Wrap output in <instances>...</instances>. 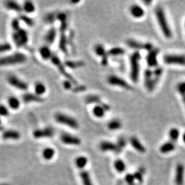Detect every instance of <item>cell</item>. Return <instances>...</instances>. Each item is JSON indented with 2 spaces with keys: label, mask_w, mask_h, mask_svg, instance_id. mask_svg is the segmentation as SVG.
<instances>
[{
  "label": "cell",
  "mask_w": 185,
  "mask_h": 185,
  "mask_svg": "<svg viewBox=\"0 0 185 185\" xmlns=\"http://www.w3.org/2000/svg\"><path fill=\"white\" fill-rule=\"evenodd\" d=\"M60 140L66 145H80L81 144V140L78 137L67 133H62L60 136Z\"/></svg>",
  "instance_id": "cell-14"
},
{
  "label": "cell",
  "mask_w": 185,
  "mask_h": 185,
  "mask_svg": "<svg viewBox=\"0 0 185 185\" xmlns=\"http://www.w3.org/2000/svg\"><path fill=\"white\" fill-rule=\"evenodd\" d=\"M20 19H21V21H23L24 23H25L26 25L28 26H34V20L32 19V18H30V17H28V16L26 15H20Z\"/></svg>",
  "instance_id": "cell-42"
},
{
  "label": "cell",
  "mask_w": 185,
  "mask_h": 185,
  "mask_svg": "<svg viewBox=\"0 0 185 185\" xmlns=\"http://www.w3.org/2000/svg\"><path fill=\"white\" fill-rule=\"evenodd\" d=\"M107 80L108 83L112 86H119L121 87L122 89H126V90H132L133 89V86L128 82L123 80V78H119L117 76H114V75L110 76L108 78Z\"/></svg>",
  "instance_id": "cell-10"
},
{
  "label": "cell",
  "mask_w": 185,
  "mask_h": 185,
  "mask_svg": "<svg viewBox=\"0 0 185 185\" xmlns=\"http://www.w3.org/2000/svg\"><path fill=\"white\" fill-rule=\"evenodd\" d=\"M23 100L24 102H42L44 101L43 98L41 96H38L34 93H28L23 95Z\"/></svg>",
  "instance_id": "cell-18"
},
{
  "label": "cell",
  "mask_w": 185,
  "mask_h": 185,
  "mask_svg": "<svg viewBox=\"0 0 185 185\" xmlns=\"http://www.w3.org/2000/svg\"><path fill=\"white\" fill-rule=\"evenodd\" d=\"M177 91L181 96L185 95V82H182L177 85Z\"/></svg>",
  "instance_id": "cell-45"
},
{
  "label": "cell",
  "mask_w": 185,
  "mask_h": 185,
  "mask_svg": "<svg viewBox=\"0 0 185 185\" xmlns=\"http://www.w3.org/2000/svg\"><path fill=\"white\" fill-rule=\"evenodd\" d=\"M130 13L134 18L141 19L145 15V11L141 6L137 4H133L130 7Z\"/></svg>",
  "instance_id": "cell-16"
},
{
  "label": "cell",
  "mask_w": 185,
  "mask_h": 185,
  "mask_svg": "<svg viewBox=\"0 0 185 185\" xmlns=\"http://www.w3.org/2000/svg\"><path fill=\"white\" fill-rule=\"evenodd\" d=\"M12 49V46L8 43H0V54L1 53L7 52L11 51Z\"/></svg>",
  "instance_id": "cell-43"
},
{
  "label": "cell",
  "mask_w": 185,
  "mask_h": 185,
  "mask_svg": "<svg viewBox=\"0 0 185 185\" xmlns=\"http://www.w3.org/2000/svg\"><path fill=\"white\" fill-rule=\"evenodd\" d=\"M134 179H135V176L131 174H128L126 177H125V180H126V181L129 184H133L134 182Z\"/></svg>",
  "instance_id": "cell-50"
},
{
  "label": "cell",
  "mask_w": 185,
  "mask_h": 185,
  "mask_svg": "<svg viewBox=\"0 0 185 185\" xmlns=\"http://www.w3.org/2000/svg\"><path fill=\"white\" fill-rule=\"evenodd\" d=\"M54 117L57 123L65 125L72 129H78L79 128L78 121L76 119H74V117L66 115V114L60 113H56Z\"/></svg>",
  "instance_id": "cell-5"
},
{
  "label": "cell",
  "mask_w": 185,
  "mask_h": 185,
  "mask_svg": "<svg viewBox=\"0 0 185 185\" xmlns=\"http://www.w3.org/2000/svg\"><path fill=\"white\" fill-rule=\"evenodd\" d=\"M75 163L79 169H83L86 166L87 163H88V158L83 156H78L75 160Z\"/></svg>",
  "instance_id": "cell-33"
},
{
  "label": "cell",
  "mask_w": 185,
  "mask_h": 185,
  "mask_svg": "<svg viewBox=\"0 0 185 185\" xmlns=\"http://www.w3.org/2000/svg\"><path fill=\"white\" fill-rule=\"evenodd\" d=\"M65 65L66 67H67L72 69H78L84 66V62L82 60H67L65 62Z\"/></svg>",
  "instance_id": "cell-27"
},
{
  "label": "cell",
  "mask_w": 185,
  "mask_h": 185,
  "mask_svg": "<svg viewBox=\"0 0 185 185\" xmlns=\"http://www.w3.org/2000/svg\"><path fill=\"white\" fill-rule=\"evenodd\" d=\"M73 83L71 81L66 80L63 82V86L64 88L67 89V90H72L73 89Z\"/></svg>",
  "instance_id": "cell-49"
},
{
  "label": "cell",
  "mask_w": 185,
  "mask_h": 185,
  "mask_svg": "<svg viewBox=\"0 0 185 185\" xmlns=\"http://www.w3.org/2000/svg\"><path fill=\"white\" fill-rule=\"evenodd\" d=\"M182 140H183V141H184V143H185V133L183 134V135H182Z\"/></svg>",
  "instance_id": "cell-53"
},
{
  "label": "cell",
  "mask_w": 185,
  "mask_h": 185,
  "mask_svg": "<svg viewBox=\"0 0 185 185\" xmlns=\"http://www.w3.org/2000/svg\"><path fill=\"white\" fill-rule=\"evenodd\" d=\"M125 52V50L122 47H113L108 51V55L111 56H121V55L124 54Z\"/></svg>",
  "instance_id": "cell-29"
},
{
  "label": "cell",
  "mask_w": 185,
  "mask_h": 185,
  "mask_svg": "<svg viewBox=\"0 0 185 185\" xmlns=\"http://www.w3.org/2000/svg\"><path fill=\"white\" fill-rule=\"evenodd\" d=\"M3 128H2V127L1 126H0V130H2Z\"/></svg>",
  "instance_id": "cell-56"
},
{
  "label": "cell",
  "mask_w": 185,
  "mask_h": 185,
  "mask_svg": "<svg viewBox=\"0 0 185 185\" xmlns=\"http://www.w3.org/2000/svg\"><path fill=\"white\" fill-rule=\"evenodd\" d=\"M8 82L11 86L21 91H27L28 89V84L24 81L20 80L15 76H11L8 78Z\"/></svg>",
  "instance_id": "cell-12"
},
{
  "label": "cell",
  "mask_w": 185,
  "mask_h": 185,
  "mask_svg": "<svg viewBox=\"0 0 185 185\" xmlns=\"http://www.w3.org/2000/svg\"><path fill=\"white\" fill-rule=\"evenodd\" d=\"M114 165H115V168L116 169V170L119 173H122L123 172H124V170L125 169V163L123 162V160L120 159L115 160Z\"/></svg>",
  "instance_id": "cell-40"
},
{
  "label": "cell",
  "mask_w": 185,
  "mask_h": 185,
  "mask_svg": "<svg viewBox=\"0 0 185 185\" xmlns=\"http://www.w3.org/2000/svg\"><path fill=\"white\" fill-rule=\"evenodd\" d=\"M99 148L101 151H116L118 152V147L116 144L110 141H102L99 144Z\"/></svg>",
  "instance_id": "cell-20"
},
{
  "label": "cell",
  "mask_w": 185,
  "mask_h": 185,
  "mask_svg": "<svg viewBox=\"0 0 185 185\" xmlns=\"http://www.w3.org/2000/svg\"><path fill=\"white\" fill-rule=\"evenodd\" d=\"M130 142L132 146L137 150V151L141 152V153H144L145 152V148L141 142L139 141V140L135 137H132L130 139Z\"/></svg>",
  "instance_id": "cell-21"
},
{
  "label": "cell",
  "mask_w": 185,
  "mask_h": 185,
  "mask_svg": "<svg viewBox=\"0 0 185 185\" xmlns=\"http://www.w3.org/2000/svg\"><path fill=\"white\" fill-rule=\"evenodd\" d=\"M11 26L14 30V32L19 30L20 28H21V27H20V21L19 19H17V18H15V19L12 21Z\"/></svg>",
  "instance_id": "cell-46"
},
{
  "label": "cell",
  "mask_w": 185,
  "mask_h": 185,
  "mask_svg": "<svg viewBox=\"0 0 185 185\" xmlns=\"http://www.w3.org/2000/svg\"><path fill=\"white\" fill-rule=\"evenodd\" d=\"M164 63L185 66V56L179 54H166L163 57Z\"/></svg>",
  "instance_id": "cell-8"
},
{
  "label": "cell",
  "mask_w": 185,
  "mask_h": 185,
  "mask_svg": "<svg viewBox=\"0 0 185 185\" xmlns=\"http://www.w3.org/2000/svg\"><path fill=\"white\" fill-rule=\"evenodd\" d=\"M140 60L141 54L139 52L136 51L130 56V78L134 82H137L139 78L140 72Z\"/></svg>",
  "instance_id": "cell-3"
},
{
  "label": "cell",
  "mask_w": 185,
  "mask_h": 185,
  "mask_svg": "<svg viewBox=\"0 0 185 185\" xmlns=\"http://www.w3.org/2000/svg\"><path fill=\"white\" fill-rule=\"evenodd\" d=\"M57 15L58 13H48L47 15H45V21L46 23L52 24L54 23L55 21L57 20Z\"/></svg>",
  "instance_id": "cell-41"
},
{
  "label": "cell",
  "mask_w": 185,
  "mask_h": 185,
  "mask_svg": "<svg viewBox=\"0 0 185 185\" xmlns=\"http://www.w3.org/2000/svg\"><path fill=\"white\" fill-rule=\"evenodd\" d=\"M162 73L163 69L160 67L154 68V70H151L150 69H145L144 72V84L148 91H152L154 90Z\"/></svg>",
  "instance_id": "cell-1"
},
{
  "label": "cell",
  "mask_w": 185,
  "mask_h": 185,
  "mask_svg": "<svg viewBox=\"0 0 185 185\" xmlns=\"http://www.w3.org/2000/svg\"><path fill=\"white\" fill-rule=\"evenodd\" d=\"M183 174H184V167L182 164H178L176 168V179H175L176 185H182Z\"/></svg>",
  "instance_id": "cell-22"
},
{
  "label": "cell",
  "mask_w": 185,
  "mask_h": 185,
  "mask_svg": "<svg viewBox=\"0 0 185 185\" xmlns=\"http://www.w3.org/2000/svg\"><path fill=\"white\" fill-rule=\"evenodd\" d=\"M54 135V130L51 127H47L43 129H38L34 131L33 136L35 139L51 138Z\"/></svg>",
  "instance_id": "cell-13"
},
{
  "label": "cell",
  "mask_w": 185,
  "mask_h": 185,
  "mask_svg": "<svg viewBox=\"0 0 185 185\" xmlns=\"http://www.w3.org/2000/svg\"><path fill=\"white\" fill-rule=\"evenodd\" d=\"M169 135L172 141L174 143V142L176 141L178 139L179 137H180V130L176 128H173L169 130Z\"/></svg>",
  "instance_id": "cell-39"
},
{
  "label": "cell",
  "mask_w": 185,
  "mask_h": 185,
  "mask_svg": "<svg viewBox=\"0 0 185 185\" xmlns=\"http://www.w3.org/2000/svg\"><path fill=\"white\" fill-rule=\"evenodd\" d=\"M9 110L5 105H0V116L1 117H8L9 115Z\"/></svg>",
  "instance_id": "cell-44"
},
{
  "label": "cell",
  "mask_w": 185,
  "mask_h": 185,
  "mask_svg": "<svg viewBox=\"0 0 185 185\" xmlns=\"http://www.w3.org/2000/svg\"><path fill=\"white\" fill-rule=\"evenodd\" d=\"M86 89V86H84V85H76L74 88L73 87L72 91L76 93H80V92H82V91H84Z\"/></svg>",
  "instance_id": "cell-47"
},
{
  "label": "cell",
  "mask_w": 185,
  "mask_h": 185,
  "mask_svg": "<svg viewBox=\"0 0 185 185\" xmlns=\"http://www.w3.org/2000/svg\"><path fill=\"white\" fill-rule=\"evenodd\" d=\"M103 103L102 104H97L94 106L93 109V113L95 117L97 118H101L103 117L105 115L106 110L103 107Z\"/></svg>",
  "instance_id": "cell-28"
},
{
  "label": "cell",
  "mask_w": 185,
  "mask_h": 185,
  "mask_svg": "<svg viewBox=\"0 0 185 185\" xmlns=\"http://www.w3.org/2000/svg\"><path fill=\"white\" fill-rule=\"evenodd\" d=\"M5 7L7 9L9 10H11V11H14L17 13H20L21 12L22 9L21 6L18 4L17 1H6L4 4Z\"/></svg>",
  "instance_id": "cell-24"
},
{
  "label": "cell",
  "mask_w": 185,
  "mask_h": 185,
  "mask_svg": "<svg viewBox=\"0 0 185 185\" xmlns=\"http://www.w3.org/2000/svg\"><path fill=\"white\" fill-rule=\"evenodd\" d=\"M51 61H52V63L54 64V65L58 69L59 72H60V74L62 75H63V76L65 77L66 80H69L74 84L77 85L78 83H77L76 80V79H74V78L72 76V75L69 74L67 72L66 69H65V67L63 64L62 63V62H61L60 58H59L58 56H56V55L53 54L52 57L51 58Z\"/></svg>",
  "instance_id": "cell-7"
},
{
  "label": "cell",
  "mask_w": 185,
  "mask_h": 185,
  "mask_svg": "<svg viewBox=\"0 0 185 185\" xmlns=\"http://www.w3.org/2000/svg\"><path fill=\"white\" fill-rule=\"evenodd\" d=\"M57 20H59L60 21V32L61 33H65V31L68 27L67 15L64 13H58V15H57Z\"/></svg>",
  "instance_id": "cell-19"
},
{
  "label": "cell",
  "mask_w": 185,
  "mask_h": 185,
  "mask_svg": "<svg viewBox=\"0 0 185 185\" xmlns=\"http://www.w3.org/2000/svg\"><path fill=\"white\" fill-rule=\"evenodd\" d=\"M67 44L68 39L65 33H61L60 36V41H59V48L64 54H67Z\"/></svg>",
  "instance_id": "cell-23"
},
{
  "label": "cell",
  "mask_w": 185,
  "mask_h": 185,
  "mask_svg": "<svg viewBox=\"0 0 185 185\" xmlns=\"http://www.w3.org/2000/svg\"><path fill=\"white\" fill-rule=\"evenodd\" d=\"M13 40L17 47H21L27 45L28 42V34L26 30L20 28L13 34Z\"/></svg>",
  "instance_id": "cell-6"
},
{
  "label": "cell",
  "mask_w": 185,
  "mask_h": 185,
  "mask_svg": "<svg viewBox=\"0 0 185 185\" xmlns=\"http://www.w3.org/2000/svg\"><path fill=\"white\" fill-rule=\"evenodd\" d=\"M39 53L40 56L42 57L44 60H47V59H51L52 58L53 54L52 51H51L50 48L48 46H43L40 48L39 50Z\"/></svg>",
  "instance_id": "cell-26"
},
{
  "label": "cell",
  "mask_w": 185,
  "mask_h": 185,
  "mask_svg": "<svg viewBox=\"0 0 185 185\" xmlns=\"http://www.w3.org/2000/svg\"><path fill=\"white\" fill-rule=\"evenodd\" d=\"M0 185H9V184H0Z\"/></svg>",
  "instance_id": "cell-55"
},
{
  "label": "cell",
  "mask_w": 185,
  "mask_h": 185,
  "mask_svg": "<svg viewBox=\"0 0 185 185\" xmlns=\"http://www.w3.org/2000/svg\"><path fill=\"white\" fill-rule=\"evenodd\" d=\"M80 178L82 179L83 185H93L90 175L87 172H82L81 173Z\"/></svg>",
  "instance_id": "cell-36"
},
{
  "label": "cell",
  "mask_w": 185,
  "mask_h": 185,
  "mask_svg": "<svg viewBox=\"0 0 185 185\" xmlns=\"http://www.w3.org/2000/svg\"><path fill=\"white\" fill-rule=\"evenodd\" d=\"M175 149V145L172 141L166 142L165 143L162 144L161 147H160V151L162 154L169 153V152L173 151Z\"/></svg>",
  "instance_id": "cell-31"
},
{
  "label": "cell",
  "mask_w": 185,
  "mask_h": 185,
  "mask_svg": "<svg viewBox=\"0 0 185 185\" xmlns=\"http://www.w3.org/2000/svg\"><path fill=\"white\" fill-rule=\"evenodd\" d=\"M122 123L119 119H113L108 123V128L111 130H117L121 128Z\"/></svg>",
  "instance_id": "cell-32"
},
{
  "label": "cell",
  "mask_w": 185,
  "mask_h": 185,
  "mask_svg": "<svg viewBox=\"0 0 185 185\" xmlns=\"http://www.w3.org/2000/svg\"><path fill=\"white\" fill-rule=\"evenodd\" d=\"M86 101L88 103H96V104H102L100 97L95 95H90L86 97Z\"/></svg>",
  "instance_id": "cell-37"
},
{
  "label": "cell",
  "mask_w": 185,
  "mask_h": 185,
  "mask_svg": "<svg viewBox=\"0 0 185 185\" xmlns=\"http://www.w3.org/2000/svg\"><path fill=\"white\" fill-rule=\"evenodd\" d=\"M1 116H0V124H1Z\"/></svg>",
  "instance_id": "cell-54"
},
{
  "label": "cell",
  "mask_w": 185,
  "mask_h": 185,
  "mask_svg": "<svg viewBox=\"0 0 185 185\" xmlns=\"http://www.w3.org/2000/svg\"><path fill=\"white\" fill-rule=\"evenodd\" d=\"M159 54V50L157 48H154L150 52H148L146 57V62L150 67L156 68L158 67V56Z\"/></svg>",
  "instance_id": "cell-11"
},
{
  "label": "cell",
  "mask_w": 185,
  "mask_h": 185,
  "mask_svg": "<svg viewBox=\"0 0 185 185\" xmlns=\"http://www.w3.org/2000/svg\"><path fill=\"white\" fill-rule=\"evenodd\" d=\"M155 16L158 25L160 26V30H161L162 32V34L164 36V37H166L167 38H172V30H171L169 25L168 24L164 10L160 6H158L155 9Z\"/></svg>",
  "instance_id": "cell-2"
},
{
  "label": "cell",
  "mask_w": 185,
  "mask_h": 185,
  "mask_svg": "<svg viewBox=\"0 0 185 185\" xmlns=\"http://www.w3.org/2000/svg\"><path fill=\"white\" fill-rule=\"evenodd\" d=\"M55 155V150L52 147H47L43 151V156L47 160H52Z\"/></svg>",
  "instance_id": "cell-34"
},
{
  "label": "cell",
  "mask_w": 185,
  "mask_h": 185,
  "mask_svg": "<svg viewBox=\"0 0 185 185\" xmlns=\"http://www.w3.org/2000/svg\"><path fill=\"white\" fill-rule=\"evenodd\" d=\"M22 9L26 12V13H32L35 11V6L32 1H26L23 4Z\"/></svg>",
  "instance_id": "cell-38"
},
{
  "label": "cell",
  "mask_w": 185,
  "mask_h": 185,
  "mask_svg": "<svg viewBox=\"0 0 185 185\" xmlns=\"http://www.w3.org/2000/svg\"><path fill=\"white\" fill-rule=\"evenodd\" d=\"M95 52L97 56L101 58V65L106 66L108 63V55L104 46L101 44H97L95 46Z\"/></svg>",
  "instance_id": "cell-15"
},
{
  "label": "cell",
  "mask_w": 185,
  "mask_h": 185,
  "mask_svg": "<svg viewBox=\"0 0 185 185\" xmlns=\"http://www.w3.org/2000/svg\"><path fill=\"white\" fill-rule=\"evenodd\" d=\"M27 61V57L23 53L16 52L9 56L0 58V66L13 65L23 64Z\"/></svg>",
  "instance_id": "cell-4"
},
{
  "label": "cell",
  "mask_w": 185,
  "mask_h": 185,
  "mask_svg": "<svg viewBox=\"0 0 185 185\" xmlns=\"http://www.w3.org/2000/svg\"><path fill=\"white\" fill-rule=\"evenodd\" d=\"M127 45L132 49L137 50H145L148 52L154 48L153 45L150 43H143L133 39H129L126 41Z\"/></svg>",
  "instance_id": "cell-9"
},
{
  "label": "cell",
  "mask_w": 185,
  "mask_h": 185,
  "mask_svg": "<svg viewBox=\"0 0 185 185\" xmlns=\"http://www.w3.org/2000/svg\"><path fill=\"white\" fill-rule=\"evenodd\" d=\"M182 98L183 103H184V106H185V95H182Z\"/></svg>",
  "instance_id": "cell-52"
},
{
  "label": "cell",
  "mask_w": 185,
  "mask_h": 185,
  "mask_svg": "<svg viewBox=\"0 0 185 185\" xmlns=\"http://www.w3.org/2000/svg\"><path fill=\"white\" fill-rule=\"evenodd\" d=\"M2 139L5 140H18L21 137V135L19 132L13 130H8L3 131L1 134Z\"/></svg>",
  "instance_id": "cell-17"
},
{
  "label": "cell",
  "mask_w": 185,
  "mask_h": 185,
  "mask_svg": "<svg viewBox=\"0 0 185 185\" xmlns=\"http://www.w3.org/2000/svg\"><path fill=\"white\" fill-rule=\"evenodd\" d=\"M34 91H35V94L40 96L46 92V86L41 82H36L34 86Z\"/></svg>",
  "instance_id": "cell-35"
},
{
  "label": "cell",
  "mask_w": 185,
  "mask_h": 185,
  "mask_svg": "<svg viewBox=\"0 0 185 185\" xmlns=\"http://www.w3.org/2000/svg\"><path fill=\"white\" fill-rule=\"evenodd\" d=\"M57 36V31L56 28H52L48 30L45 36V40L49 44H52L55 41Z\"/></svg>",
  "instance_id": "cell-25"
},
{
  "label": "cell",
  "mask_w": 185,
  "mask_h": 185,
  "mask_svg": "<svg viewBox=\"0 0 185 185\" xmlns=\"http://www.w3.org/2000/svg\"><path fill=\"white\" fill-rule=\"evenodd\" d=\"M135 178L138 179L139 180H141L142 179V175L140 174V173H137V174H135Z\"/></svg>",
  "instance_id": "cell-51"
},
{
  "label": "cell",
  "mask_w": 185,
  "mask_h": 185,
  "mask_svg": "<svg viewBox=\"0 0 185 185\" xmlns=\"http://www.w3.org/2000/svg\"><path fill=\"white\" fill-rule=\"evenodd\" d=\"M125 144H126V143H125V140L123 139V138H120V139H119V140H118V144L117 145L118 147V152L120 151L122 148L124 147Z\"/></svg>",
  "instance_id": "cell-48"
},
{
  "label": "cell",
  "mask_w": 185,
  "mask_h": 185,
  "mask_svg": "<svg viewBox=\"0 0 185 185\" xmlns=\"http://www.w3.org/2000/svg\"><path fill=\"white\" fill-rule=\"evenodd\" d=\"M8 104L12 109L17 110L19 108L21 103H20L19 99L15 96H11L8 99Z\"/></svg>",
  "instance_id": "cell-30"
}]
</instances>
